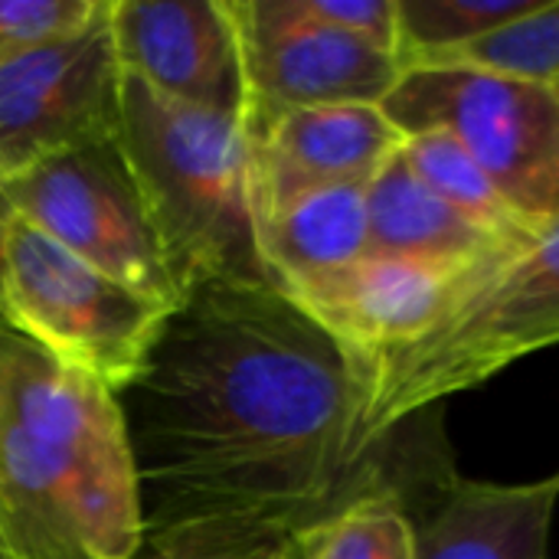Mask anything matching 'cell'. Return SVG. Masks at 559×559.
I'll return each instance as SVG.
<instances>
[{
	"label": "cell",
	"mask_w": 559,
	"mask_h": 559,
	"mask_svg": "<svg viewBox=\"0 0 559 559\" xmlns=\"http://www.w3.org/2000/svg\"><path fill=\"white\" fill-rule=\"evenodd\" d=\"M559 472L524 481L452 475L416 511V559H550Z\"/></svg>",
	"instance_id": "obj_13"
},
{
	"label": "cell",
	"mask_w": 559,
	"mask_h": 559,
	"mask_svg": "<svg viewBox=\"0 0 559 559\" xmlns=\"http://www.w3.org/2000/svg\"><path fill=\"white\" fill-rule=\"evenodd\" d=\"M537 0H396V56L406 66L455 52L527 13Z\"/></svg>",
	"instance_id": "obj_19"
},
{
	"label": "cell",
	"mask_w": 559,
	"mask_h": 559,
	"mask_svg": "<svg viewBox=\"0 0 559 559\" xmlns=\"http://www.w3.org/2000/svg\"><path fill=\"white\" fill-rule=\"evenodd\" d=\"M403 160L439 200H445L452 210L468 216L475 226L521 246L540 236L514 213V206L501 197V190L488 180V174L452 138L439 131L413 134L403 144Z\"/></svg>",
	"instance_id": "obj_17"
},
{
	"label": "cell",
	"mask_w": 559,
	"mask_h": 559,
	"mask_svg": "<svg viewBox=\"0 0 559 559\" xmlns=\"http://www.w3.org/2000/svg\"><path fill=\"white\" fill-rule=\"evenodd\" d=\"M269 282L288 298L350 269L370 252L367 187H328L255 216Z\"/></svg>",
	"instance_id": "obj_15"
},
{
	"label": "cell",
	"mask_w": 559,
	"mask_h": 559,
	"mask_svg": "<svg viewBox=\"0 0 559 559\" xmlns=\"http://www.w3.org/2000/svg\"><path fill=\"white\" fill-rule=\"evenodd\" d=\"M118 147L177 298L206 282H269L255 246L252 144L242 118L170 102L121 72Z\"/></svg>",
	"instance_id": "obj_3"
},
{
	"label": "cell",
	"mask_w": 559,
	"mask_h": 559,
	"mask_svg": "<svg viewBox=\"0 0 559 559\" xmlns=\"http://www.w3.org/2000/svg\"><path fill=\"white\" fill-rule=\"evenodd\" d=\"M121 124V66L102 16L0 62V183L26 167L98 141Z\"/></svg>",
	"instance_id": "obj_8"
},
{
	"label": "cell",
	"mask_w": 559,
	"mask_h": 559,
	"mask_svg": "<svg viewBox=\"0 0 559 559\" xmlns=\"http://www.w3.org/2000/svg\"><path fill=\"white\" fill-rule=\"evenodd\" d=\"M481 278L403 255L367 252L350 269L305 288L292 301L367 370L436 331Z\"/></svg>",
	"instance_id": "obj_11"
},
{
	"label": "cell",
	"mask_w": 559,
	"mask_h": 559,
	"mask_svg": "<svg viewBox=\"0 0 559 559\" xmlns=\"http://www.w3.org/2000/svg\"><path fill=\"white\" fill-rule=\"evenodd\" d=\"M367 370L269 282H206L167 314L118 393L141 524L259 518L308 527L360 495H429L455 472L442 406L367 432Z\"/></svg>",
	"instance_id": "obj_1"
},
{
	"label": "cell",
	"mask_w": 559,
	"mask_h": 559,
	"mask_svg": "<svg viewBox=\"0 0 559 559\" xmlns=\"http://www.w3.org/2000/svg\"><path fill=\"white\" fill-rule=\"evenodd\" d=\"M246 75V131L318 105H380L403 75L396 52L292 13L288 0H229Z\"/></svg>",
	"instance_id": "obj_9"
},
{
	"label": "cell",
	"mask_w": 559,
	"mask_h": 559,
	"mask_svg": "<svg viewBox=\"0 0 559 559\" xmlns=\"http://www.w3.org/2000/svg\"><path fill=\"white\" fill-rule=\"evenodd\" d=\"M439 495L370 491L295 534L298 559H416V511Z\"/></svg>",
	"instance_id": "obj_16"
},
{
	"label": "cell",
	"mask_w": 559,
	"mask_h": 559,
	"mask_svg": "<svg viewBox=\"0 0 559 559\" xmlns=\"http://www.w3.org/2000/svg\"><path fill=\"white\" fill-rule=\"evenodd\" d=\"M10 216L29 223L102 275L177 308L157 233L115 141L52 154L0 183Z\"/></svg>",
	"instance_id": "obj_7"
},
{
	"label": "cell",
	"mask_w": 559,
	"mask_h": 559,
	"mask_svg": "<svg viewBox=\"0 0 559 559\" xmlns=\"http://www.w3.org/2000/svg\"><path fill=\"white\" fill-rule=\"evenodd\" d=\"M108 0H0V62L92 26Z\"/></svg>",
	"instance_id": "obj_21"
},
{
	"label": "cell",
	"mask_w": 559,
	"mask_h": 559,
	"mask_svg": "<svg viewBox=\"0 0 559 559\" xmlns=\"http://www.w3.org/2000/svg\"><path fill=\"white\" fill-rule=\"evenodd\" d=\"M255 216L328 187H367L406 144L380 105L295 108L249 138Z\"/></svg>",
	"instance_id": "obj_12"
},
{
	"label": "cell",
	"mask_w": 559,
	"mask_h": 559,
	"mask_svg": "<svg viewBox=\"0 0 559 559\" xmlns=\"http://www.w3.org/2000/svg\"><path fill=\"white\" fill-rule=\"evenodd\" d=\"M141 531L118 396L0 324V537L10 559H128Z\"/></svg>",
	"instance_id": "obj_2"
},
{
	"label": "cell",
	"mask_w": 559,
	"mask_h": 559,
	"mask_svg": "<svg viewBox=\"0 0 559 559\" xmlns=\"http://www.w3.org/2000/svg\"><path fill=\"white\" fill-rule=\"evenodd\" d=\"M367 233L370 252L403 255L465 275H488L527 246L475 226L439 200L409 170L403 151L367 183Z\"/></svg>",
	"instance_id": "obj_14"
},
{
	"label": "cell",
	"mask_w": 559,
	"mask_h": 559,
	"mask_svg": "<svg viewBox=\"0 0 559 559\" xmlns=\"http://www.w3.org/2000/svg\"><path fill=\"white\" fill-rule=\"evenodd\" d=\"M0 559H10V554H7V547H3V537H0Z\"/></svg>",
	"instance_id": "obj_23"
},
{
	"label": "cell",
	"mask_w": 559,
	"mask_h": 559,
	"mask_svg": "<svg viewBox=\"0 0 559 559\" xmlns=\"http://www.w3.org/2000/svg\"><path fill=\"white\" fill-rule=\"evenodd\" d=\"M7 216H10V213H7V206H3V200H0V239H3V223H7ZM0 324H3V321H0Z\"/></svg>",
	"instance_id": "obj_22"
},
{
	"label": "cell",
	"mask_w": 559,
	"mask_h": 559,
	"mask_svg": "<svg viewBox=\"0 0 559 559\" xmlns=\"http://www.w3.org/2000/svg\"><path fill=\"white\" fill-rule=\"evenodd\" d=\"M124 75L157 95L246 121V75L229 0H108Z\"/></svg>",
	"instance_id": "obj_10"
},
{
	"label": "cell",
	"mask_w": 559,
	"mask_h": 559,
	"mask_svg": "<svg viewBox=\"0 0 559 559\" xmlns=\"http://www.w3.org/2000/svg\"><path fill=\"white\" fill-rule=\"evenodd\" d=\"M432 62H465L504 75L559 85V0H537L518 20Z\"/></svg>",
	"instance_id": "obj_20"
},
{
	"label": "cell",
	"mask_w": 559,
	"mask_h": 559,
	"mask_svg": "<svg viewBox=\"0 0 559 559\" xmlns=\"http://www.w3.org/2000/svg\"><path fill=\"white\" fill-rule=\"evenodd\" d=\"M170 311L102 275L29 223L7 216L0 321L115 396L144 370Z\"/></svg>",
	"instance_id": "obj_6"
},
{
	"label": "cell",
	"mask_w": 559,
	"mask_h": 559,
	"mask_svg": "<svg viewBox=\"0 0 559 559\" xmlns=\"http://www.w3.org/2000/svg\"><path fill=\"white\" fill-rule=\"evenodd\" d=\"M295 534L259 518H200L141 531L128 559H298Z\"/></svg>",
	"instance_id": "obj_18"
},
{
	"label": "cell",
	"mask_w": 559,
	"mask_h": 559,
	"mask_svg": "<svg viewBox=\"0 0 559 559\" xmlns=\"http://www.w3.org/2000/svg\"><path fill=\"white\" fill-rule=\"evenodd\" d=\"M380 108L403 138H452L534 233L559 219V85L423 62L403 69Z\"/></svg>",
	"instance_id": "obj_5"
},
{
	"label": "cell",
	"mask_w": 559,
	"mask_h": 559,
	"mask_svg": "<svg viewBox=\"0 0 559 559\" xmlns=\"http://www.w3.org/2000/svg\"><path fill=\"white\" fill-rule=\"evenodd\" d=\"M557 344L559 219H554L534 242L485 275L436 331L367 367V432L383 439L406 419Z\"/></svg>",
	"instance_id": "obj_4"
}]
</instances>
